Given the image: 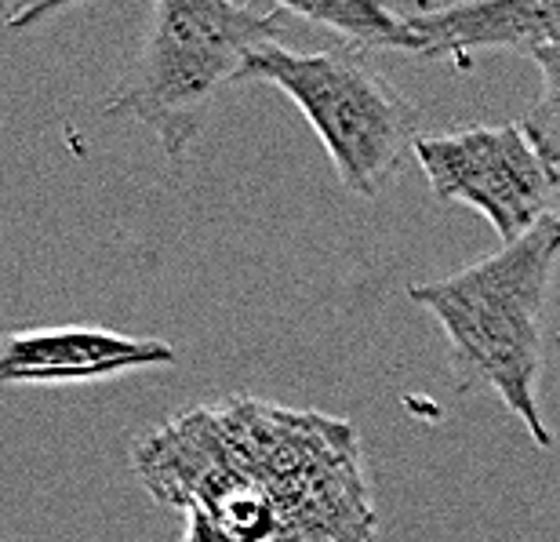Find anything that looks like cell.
I'll return each mask as SVG.
<instances>
[{"label":"cell","mask_w":560,"mask_h":542,"mask_svg":"<svg viewBox=\"0 0 560 542\" xmlns=\"http://www.w3.org/2000/svg\"><path fill=\"white\" fill-rule=\"evenodd\" d=\"M560 244L553 219L517 244H502L495 255L458 269L444 280L411 285L408 296L430 310L444 327L452 349V376L463 393L491 390L524 423L535 448H553L546 426L542 332Z\"/></svg>","instance_id":"1"},{"label":"cell","mask_w":560,"mask_h":542,"mask_svg":"<svg viewBox=\"0 0 560 542\" xmlns=\"http://www.w3.org/2000/svg\"><path fill=\"white\" fill-rule=\"evenodd\" d=\"M244 473L270 495L284 542H375L378 514L353 423L248 397L215 401Z\"/></svg>","instance_id":"2"},{"label":"cell","mask_w":560,"mask_h":542,"mask_svg":"<svg viewBox=\"0 0 560 542\" xmlns=\"http://www.w3.org/2000/svg\"><path fill=\"white\" fill-rule=\"evenodd\" d=\"M284 19L280 4L226 0H156L139 59L106 103L109 117L145 124L172 161H183L200 135L211 103L262 44H273Z\"/></svg>","instance_id":"3"},{"label":"cell","mask_w":560,"mask_h":542,"mask_svg":"<svg viewBox=\"0 0 560 542\" xmlns=\"http://www.w3.org/2000/svg\"><path fill=\"white\" fill-rule=\"evenodd\" d=\"M248 81L280 88L302 109L342 186L361 197H375L422 139L419 109L353 48L291 51L277 41L262 44L237 77V84Z\"/></svg>","instance_id":"4"},{"label":"cell","mask_w":560,"mask_h":542,"mask_svg":"<svg viewBox=\"0 0 560 542\" xmlns=\"http://www.w3.org/2000/svg\"><path fill=\"white\" fill-rule=\"evenodd\" d=\"M131 470L167 510H205L241 542H284L277 506L230 451L215 404H194L139 437Z\"/></svg>","instance_id":"5"},{"label":"cell","mask_w":560,"mask_h":542,"mask_svg":"<svg viewBox=\"0 0 560 542\" xmlns=\"http://www.w3.org/2000/svg\"><path fill=\"white\" fill-rule=\"evenodd\" d=\"M416 161L436 200L480 211L502 244H517L550 222L560 172L535 150L524 124H485L452 135H422Z\"/></svg>","instance_id":"6"},{"label":"cell","mask_w":560,"mask_h":542,"mask_svg":"<svg viewBox=\"0 0 560 542\" xmlns=\"http://www.w3.org/2000/svg\"><path fill=\"white\" fill-rule=\"evenodd\" d=\"M175 360V346L164 338H139L114 332V327H19L0 338V382L4 387L106 382L145 368H172Z\"/></svg>","instance_id":"7"},{"label":"cell","mask_w":560,"mask_h":542,"mask_svg":"<svg viewBox=\"0 0 560 542\" xmlns=\"http://www.w3.org/2000/svg\"><path fill=\"white\" fill-rule=\"evenodd\" d=\"M422 37V59L480 48L542 51L560 41V0H485V4H397Z\"/></svg>","instance_id":"8"},{"label":"cell","mask_w":560,"mask_h":542,"mask_svg":"<svg viewBox=\"0 0 560 542\" xmlns=\"http://www.w3.org/2000/svg\"><path fill=\"white\" fill-rule=\"evenodd\" d=\"M284 15L317 22L339 33L353 51H405L422 59V37L408 26L397 8L378 0H310V4H280Z\"/></svg>","instance_id":"9"},{"label":"cell","mask_w":560,"mask_h":542,"mask_svg":"<svg viewBox=\"0 0 560 542\" xmlns=\"http://www.w3.org/2000/svg\"><path fill=\"white\" fill-rule=\"evenodd\" d=\"M542 73V92L535 106L524 113V131L532 135L535 150L560 172V41L532 55Z\"/></svg>","instance_id":"10"},{"label":"cell","mask_w":560,"mask_h":542,"mask_svg":"<svg viewBox=\"0 0 560 542\" xmlns=\"http://www.w3.org/2000/svg\"><path fill=\"white\" fill-rule=\"evenodd\" d=\"M183 542H241V539L226 532L219 521H211L205 510H189L186 528H183Z\"/></svg>","instance_id":"11"},{"label":"cell","mask_w":560,"mask_h":542,"mask_svg":"<svg viewBox=\"0 0 560 542\" xmlns=\"http://www.w3.org/2000/svg\"><path fill=\"white\" fill-rule=\"evenodd\" d=\"M553 237H557V244H560V211L553 216Z\"/></svg>","instance_id":"12"}]
</instances>
